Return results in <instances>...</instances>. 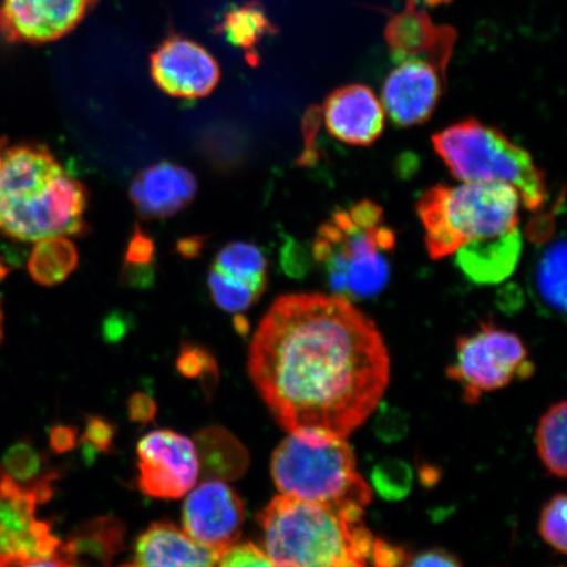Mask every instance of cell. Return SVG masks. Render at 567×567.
<instances>
[{"instance_id":"obj_18","label":"cell","mask_w":567,"mask_h":567,"mask_svg":"<svg viewBox=\"0 0 567 567\" xmlns=\"http://www.w3.org/2000/svg\"><path fill=\"white\" fill-rule=\"evenodd\" d=\"M218 557L175 524L158 522L140 536L133 563L122 567H216Z\"/></svg>"},{"instance_id":"obj_9","label":"cell","mask_w":567,"mask_h":567,"mask_svg":"<svg viewBox=\"0 0 567 567\" xmlns=\"http://www.w3.org/2000/svg\"><path fill=\"white\" fill-rule=\"evenodd\" d=\"M54 474L21 484L0 466V567H20L53 557L62 542L38 507L52 498Z\"/></svg>"},{"instance_id":"obj_32","label":"cell","mask_w":567,"mask_h":567,"mask_svg":"<svg viewBox=\"0 0 567 567\" xmlns=\"http://www.w3.org/2000/svg\"><path fill=\"white\" fill-rule=\"evenodd\" d=\"M177 368L187 378H197L205 372L216 371L215 361L208 351L196 346L183 347L179 360H177Z\"/></svg>"},{"instance_id":"obj_33","label":"cell","mask_w":567,"mask_h":567,"mask_svg":"<svg viewBox=\"0 0 567 567\" xmlns=\"http://www.w3.org/2000/svg\"><path fill=\"white\" fill-rule=\"evenodd\" d=\"M115 434V427L110 422L102 417H91L84 431V441L97 451L106 452L111 449Z\"/></svg>"},{"instance_id":"obj_40","label":"cell","mask_w":567,"mask_h":567,"mask_svg":"<svg viewBox=\"0 0 567 567\" xmlns=\"http://www.w3.org/2000/svg\"><path fill=\"white\" fill-rule=\"evenodd\" d=\"M3 329H4V316H3V308H2V301H0V343H2L3 340Z\"/></svg>"},{"instance_id":"obj_2","label":"cell","mask_w":567,"mask_h":567,"mask_svg":"<svg viewBox=\"0 0 567 567\" xmlns=\"http://www.w3.org/2000/svg\"><path fill=\"white\" fill-rule=\"evenodd\" d=\"M89 193L44 145L6 147L0 167V233L21 243L82 237Z\"/></svg>"},{"instance_id":"obj_14","label":"cell","mask_w":567,"mask_h":567,"mask_svg":"<svg viewBox=\"0 0 567 567\" xmlns=\"http://www.w3.org/2000/svg\"><path fill=\"white\" fill-rule=\"evenodd\" d=\"M389 51L395 61L423 60L445 76L457 33L449 25H435L417 0H406L385 28Z\"/></svg>"},{"instance_id":"obj_26","label":"cell","mask_w":567,"mask_h":567,"mask_svg":"<svg viewBox=\"0 0 567 567\" xmlns=\"http://www.w3.org/2000/svg\"><path fill=\"white\" fill-rule=\"evenodd\" d=\"M208 287L213 302L228 313H243L251 308L261 296L248 284L231 278L213 267L208 275Z\"/></svg>"},{"instance_id":"obj_27","label":"cell","mask_w":567,"mask_h":567,"mask_svg":"<svg viewBox=\"0 0 567 567\" xmlns=\"http://www.w3.org/2000/svg\"><path fill=\"white\" fill-rule=\"evenodd\" d=\"M413 473L409 464L400 460H388L374 467L372 482L375 491L388 501L405 498L410 493Z\"/></svg>"},{"instance_id":"obj_8","label":"cell","mask_w":567,"mask_h":567,"mask_svg":"<svg viewBox=\"0 0 567 567\" xmlns=\"http://www.w3.org/2000/svg\"><path fill=\"white\" fill-rule=\"evenodd\" d=\"M534 373L535 365L522 339L493 323H482L473 334L460 337L456 358L446 368V375L463 389V400L470 405Z\"/></svg>"},{"instance_id":"obj_41","label":"cell","mask_w":567,"mask_h":567,"mask_svg":"<svg viewBox=\"0 0 567 567\" xmlns=\"http://www.w3.org/2000/svg\"><path fill=\"white\" fill-rule=\"evenodd\" d=\"M4 148H6V141L0 140V167H2Z\"/></svg>"},{"instance_id":"obj_34","label":"cell","mask_w":567,"mask_h":567,"mask_svg":"<svg viewBox=\"0 0 567 567\" xmlns=\"http://www.w3.org/2000/svg\"><path fill=\"white\" fill-rule=\"evenodd\" d=\"M408 561L406 551L384 540H375L372 549V567H403Z\"/></svg>"},{"instance_id":"obj_25","label":"cell","mask_w":567,"mask_h":567,"mask_svg":"<svg viewBox=\"0 0 567 567\" xmlns=\"http://www.w3.org/2000/svg\"><path fill=\"white\" fill-rule=\"evenodd\" d=\"M274 31L266 12L258 4H246L226 13L221 32L231 45L254 53L255 48Z\"/></svg>"},{"instance_id":"obj_38","label":"cell","mask_w":567,"mask_h":567,"mask_svg":"<svg viewBox=\"0 0 567 567\" xmlns=\"http://www.w3.org/2000/svg\"><path fill=\"white\" fill-rule=\"evenodd\" d=\"M179 250L181 254L184 255V257H195V255L202 250L200 239L182 240V243L179 244Z\"/></svg>"},{"instance_id":"obj_16","label":"cell","mask_w":567,"mask_h":567,"mask_svg":"<svg viewBox=\"0 0 567 567\" xmlns=\"http://www.w3.org/2000/svg\"><path fill=\"white\" fill-rule=\"evenodd\" d=\"M326 130L351 146H371L385 130V110L363 84L332 91L323 105Z\"/></svg>"},{"instance_id":"obj_36","label":"cell","mask_w":567,"mask_h":567,"mask_svg":"<svg viewBox=\"0 0 567 567\" xmlns=\"http://www.w3.org/2000/svg\"><path fill=\"white\" fill-rule=\"evenodd\" d=\"M157 413L155 402L144 393L134 394L130 401V415L132 421L138 423L151 422Z\"/></svg>"},{"instance_id":"obj_13","label":"cell","mask_w":567,"mask_h":567,"mask_svg":"<svg viewBox=\"0 0 567 567\" xmlns=\"http://www.w3.org/2000/svg\"><path fill=\"white\" fill-rule=\"evenodd\" d=\"M152 76L167 95L197 99L210 94L219 82L218 63L196 42L172 38L152 55Z\"/></svg>"},{"instance_id":"obj_19","label":"cell","mask_w":567,"mask_h":567,"mask_svg":"<svg viewBox=\"0 0 567 567\" xmlns=\"http://www.w3.org/2000/svg\"><path fill=\"white\" fill-rule=\"evenodd\" d=\"M126 529L115 516H101L74 530L56 556L70 567H112L124 549Z\"/></svg>"},{"instance_id":"obj_35","label":"cell","mask_w":567,"mask_h":567,"mask_svg":"<svg viewBox=\"0 0 567 567\" xmlns=\"http://www.w3.org/2000/svg\"><path fill=\"white\" fill-rule=\"evenodd\" d=\"M403 567H463L455 556L443 549H429L408 558Z\"/></svg>"},{"instance_id":"obj_23","label":"cell","mask_w":567,"mask_h":567,"mask_svg":"<svg viewBox=\"0 0 567 567\" xmlns=\"http://www.w3.org/2000/svg\"><path fill=\"white\" fill-rule=\"evenodd\" d=\"M212 267L248 284L260 295L266 292L268 264L265 252L257 245L228 244L218 251Z\"/></svg>"},{"instance_id":"obj_15","label":"cell","mask_w":567,"mask_h":567,"mask_svg":"<svg viewBox=\"0 0 567 567\" xmlns=\"http://www.w3.org/2000/svg\"><path fill=\"white\" fill-rule=\"evenodd\" d=\"M400 63L386 78L381 104L395 125H422L441 101L445 76L423 60Z\"/></svg>"},{"instance_id":"obj_17","label":"cell","mask_w":567,"mask_h":567,"mask_svg":"<svg viewBox=\"0 0 567 567\" xmlns=\"http://www.w3.org/2000/svg\"><path fill=\"white\" fill-rule=\"evenodd\" d=\"M197 194V181L188 168L176 163H154L134 176L130 197L145 219H163L186 209Z\"/></svg>"},{"instance_id":"obj_24","label":"cell","mask_w":567,"mask_h":567,"mask_svg":"<svg viewBox=\"0 0 567 567\" xmlns=\"http://www.w3.org/2000/svg\"><path fill=\"white\" fill-rule=\"evenodd\" d=\"M566 401L551 405L542 416L536 431L538 457L553 476H566Z\"/></svg>"},{"instance_id":"obj_29","label":"cell","mask_w":567,"mask_h":567,"mask_svg":"<svg viewBox=\"0 0 567 567\" xmlns=\"http://www.w3.org/2000/svg\"><path fill=\"white\" fill-rule=\"evenodd\" d=\"M566 508V495L559 493L544 506L540 522H538V534L543 540L563 555L567 547Z\"/></svg>"},{"instance_id":"obj_21","label":"cell","mask_w":567,"mask_h":567,"mask_svg":"<svg viewBox=\"0 0 567 567\" xmlns=\"http://www.w3.org/2000/svg\"><path fill=\"white\" fill-rule=\"evenodd\" d=\"M28 261V271L41 286L52 287L65 281L80 264V255L69 237L38 240Z\"/></svg>"},{"instance_id":"obj_1","label":"cell","mask_w":567,"mask_h":567,"mask_svg":"<svg viewBox=\"0 0 567 567\" xmlns=\"http://www.w3.org/2000/svg\"><path fill=\"white\" fill-rule=\"evenodd\" d=\"M247 367L276 422L311 441L349 437L390 381L378 326L337 295L278 297L255 332Z\"/></svg>"},{"instance_id":"obj_10","label":"cell","mask_w":567,"mask_h":567,"mask_svg":"<svg viewBox=\"0 0 567 567\" xmlns=\"http://www.w3.org/2000/svg\"><path fill=\"white\" fill-rule=\"evenodd\" d=\"M141 492L161 499H177L196 485L200 463L190 439L159 430L142 437L137 445Z\"/></svg>"},{"instance_id":"obj_30","label":"cell","mask_w":567,"mask_h":567,"mask_svg":"<svg viewBox=\"0 0 567 567\" xmlns=\"http://www.w3.org/2000/svg\"><path fill=\"white\" fill-rule=\"evenodd\" d=\"M216 567H276L264 551L252 543L234 544L219 555Z\"/></svg>"},{"instance_id":"obj_37","label":"cell","mask_w":567,"mask_h":567,"mask_svg":"<svg viewBox=\"0 0 567 567\" xmlns=\"http://www.w3.org/2000/svg\"><path fill=\"white\" fill-rule=\"evenodd\" d=\"M52 444L54 450L66 452L73 449L75 444V430L70 427H56L52 434Z\"/></svg>"},{"instance_id":"obj_7","label":"cell","mask_w":567,"mask_h":567,"mask_svg":"<svg viewBox=\"0 0 567 567\" xmlns=\"http://www.w3.org/2000/svg\"><path fill=\"white\" fill-rule=\"evenodd\" d=\"M271 473L280 493L296 499L331 508H365L372 502V487L346 439L289 435L274 452Z\"/></svg>"},{"instance_id":"obj_22","label":"cell","mask_w":567,"mask_h":567,"mask_svg":"<svg viewBox=\"0 0 567 567\" xmlns=\"http://www.w3.org/2000/svg\"><path fill=\"white\" fill-rule=\"evenodd\" d=\"M535 295L551 313L566 311V240H553L537 259L534 272Z\"/></svg>"},{"instance_id":"obj_3","label":"cell","mask_w":567,"mask_h":567,"mask_svg":"<svg viewBox=\"0 0 567 567\" xmlns=\"http://www.w3.org/2000/svg\"><path fill=\"white\" fill-rule=\"evenodd\" d=\"M364 508H331L276 496L258 515L264 551L276 567H372Z\"/></svg>"},{"instance_id":"obj_6","label":"cell","mask_w":567,"mask_h":567,"mask_svg":"<svg viewBox=\"0 0 567 567\" xmlns=\"http://www.w3.org/2000/svg\"><path fill=\"white\" fill-rule=\"evenodd\" d=\"M432 145L460 182H501L514 187L523 207L542 210L548 197L545 174L530 154L495 127L470 118L432 136Z\"/></svg>"},{"instance_id":"obj_28","label":"cell","mask_w":567,"mask_h":567,"mask_svg":"<svg viewBox=\"0 0 567 567\" xmlns=\"http://www.w3.org/2000/svg\"><path fill=\"white\" fill-rule=\"evenodd\" d=\"M155 260L154 240L137 226L127 244L124 274L133 284H147L148 274Z\"/></svg>"},{"instance_id":"obj_20","label":"cell","mask_w":567,"mask_h":567,"mask_svg":"<svg viewBox=\"0 0 567 567\" xmlns=\"http://www.w3.org/2000/svg\"><path fill=\"white\" fill-rule=\"evenodd\" d=\"M523 243L519 229L506 236L467 245L455 254L456 265L473 282L499 284L515 271L519 264Z\"/></svg>"},{"instance_id":"obj_11","label":"cell","mask_w":567,"mask_h":567,"mask_svg":"<svg viewBox=\"0 0 567 567\" xmlns=\"http://www.w3.org/2000/svg\"><path fill=\"white\" fill-rule=\"evenodd\" d=\"M244 501L225 482L197 486L183 506V530L195 542L221 555L237 544L245 523Z\"/></svg>"},{"instance_id":"obj_39","label":"cell","mask_w":567,"mask_h":567,"mask_svg":"<svg viewBox=\"0 0 567 567\" xmlns=\"http://www.w3.org/2000/svg\"><path fill=\"white\" fill-rule=\"evenodd\" d=\"M20 567H70L63 559L59 556L49 557L45 559H39V561H33L30 564H25Z\"/></svg>"},{"instance_id":"obj_31","label":"cell","mask_w":567,"mask_h":567,"mask_svg":"<svg viewBox=\"0 0 567 567\" xmlns=\"http://www.w3.org/2000/svg\"><path fill=\"white\" fill-rule=\"evenodd\" d=\"M41 461L38 453L31 446L19 445L7 458V467L4 470L10 473V476L21 482V484H33L44 477H35L39 473ZM47 477V476H45Z\"/></svg>"},{"instance_id":"obj_42","label":"cell","mask_w":567,"mask_h":567,"mask_svg":"<svg viewBox=\"0 0 567 567\" xmlns=\"http://www.w3.org/2000/svg\"><path fill=\"white\" fill-rule=\"evenodd\" d=\"M559 567H564V566H559Z\"/></svg>"},{"instance_id":"obj_5","label":"cell","mask_w":567,"mask_h":567,"mask_svg":"<svg viewBox=\"0 0 567 567\" xmlns=\"http://www.w3.org/2000/svg\"><path fill=\"white\" fill-rule=\"evenodd\" d=\"M520 196L501 182H463L432 187L416 205L424 244L434 260L455 255L467 245L519 229Z\"/></svg>"},{"instance_id":"obj_12","label":"cell","mask_w":567,"mask_h":567,"mask_svg":"<svg viewBox=\"0 0 567 567\" xmlns=\"http://www.w3.org/2000/svg\"><path fill=\"white\" fill-rule=\"evenodd\" d=\"M95 0H3L0 32L11 42L44 44L81 23Z\"/></svg>"},{"instance_id":"obj_4","label":"cell","mask_w":567,"mask_h":567,"mask_svg":"<svg viewBox=\"0 0 567 567\" xmlns=\"http://www.w3.org/2000/svg\"><path fill=\"white\" fill-rule=\"evenodd\" d=\"M395 234L371 200L340 209L318 229L313 255L332 295L372 299L388 286Z\"/></svg>"}]
</instances>
